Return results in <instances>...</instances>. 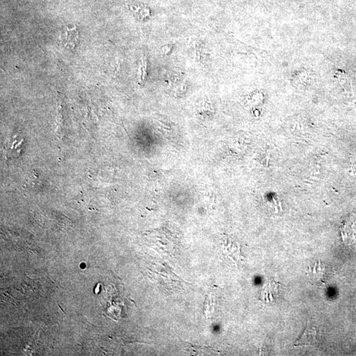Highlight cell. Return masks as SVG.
Wrapping results in <instances>:
<instances>
[{
    "instance_id": "obj_2",
    "label": "cell",
    "mask_w": 356,
    "mask_h": 356,
    "mask_svg": "<svg viewBox=\"0 0 356 356\" xmlns=\"http://www.w3.org/2000/svg\"><path fill=\"white\" fill-rule=\"evenodd\" d=\"M317 332L315 327L308 323L304 333L294 343L295 346H311L317 343Z\"/></svg>"
},
{
    "instance_id": "obj_4",
    "label": "cell",
    "mask_w": 356,
    "mask_h": 356,
    "mask_svg": "<svg viewBox=\"0 0 356 356\" xmlns=\"http://www.w3.org/2000/svg\"><path fill=\"white\" fill-rule=\"evenodd\" d=\"M337 77H338L339 83L341 84L342 86L344 87V89L347 92L352 93V91H352V83L350 78L344 72H340Z\"/></svg>"
},
{
    "instance_id": "obj_3",
    "label": "cell",
    "mask_w": 356,
    "mask_h": 356,
    "mask_svg": "<svg viewBox=\"0 0 356 356\" xmlns=\"http://www.w3.org/2000/svg\"><path fill=\"white\" fill-rule=\"evenodd\" d=\"M61 41L65 47L74 48L77 45L79 39V32L75 27L67 28L60 37Z\"/></svg>"
},
{
    "instance_id": "obj_1",
    "label": "cell",
    "mask_w": 356,
    "mask_h": 356,
    "mask_svg": "<svg viewBox=\"0 0 356 356\" xmlns=\"http://www.w3.org/2000/svg\"><path fill=\"white\" fill-rule=\"evenodd\" d=\"M342 238L344 242L350 243L355 240L356 237V214L348 217L341 227Z\"/></svg>"
}]
</instances>
